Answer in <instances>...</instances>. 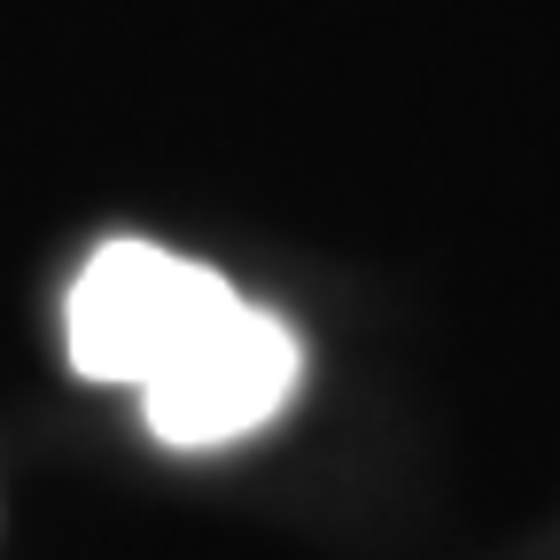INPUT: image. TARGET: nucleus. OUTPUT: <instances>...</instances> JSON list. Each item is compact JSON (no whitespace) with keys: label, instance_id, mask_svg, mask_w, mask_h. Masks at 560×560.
<instances>
[{"label":"nucleus","instance_id":"1","mask_svg":"<svg viewBox=\"0 0 560 560\" xmlns=\"http://www.w3.org/2000/svg\"><path fill=\"white\" fill-rule=\"evenodd\" d=\"M234 280L156 242H102L62 304V342L86 382H156L195 335L234 312Z\"/></svg>","mask_w":560,"mask_h":560},{"label":"nucleus","instance_id":"2","mask_svg":"<svg viewBox=\"0 0 560 560\" xmlns=\"http://www.w3.org/2000/svg\"><path fill=\"white\" fill-rule=\"evenodd\" d=\"M296 382H304V342L289 335V319H272L257 304H234L210 335H195L156 382H140V412H149L156 444L219 452V444L257 436L265 420L296 397Z\"/></svg>","mask_w":560,"mask_h":560}]
</instances>
